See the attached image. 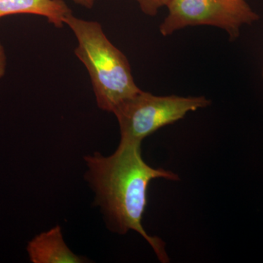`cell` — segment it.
<instances>
[{"label": "cell", "instance_id": "6da1fadb", "mask_svg": "<svg viewBox=\"0 0 263 263\" xmlns=\"http://www.w3.org/2000/svg\"><path fill=\"white\" fill-rule=\"evenodd\" d=\"M141 146V143L121 139L112 155L86 156V179L111 230L120 234L134 230L149 243L160 262H168L164 242L147 234L142 219L151 181L160 178L177 181L179 178L171 171L147 164L142 157Z\"/></svg>", "mask_w": 263, "mask_h": 263}, {"label": "cell", "instance_id": "7a4b0ae2", "mask_svg": "<svg viewBox=\"0 0 263 263\" xmlns=\"http://www.w3.org/2000/svg\"><path fill=\"white\" fill-rule=\"evenodd\" d=\"M65 24L77 39L75 53L89 72L99 108L114 113L141 90L135 82L127 57L109 41L98 22L71 13Z\"/></svg>", "mask_w": 263, "mask_h": 263}, {"label": "cell", "instance_id": "3957f363", "mask_svg": "<svg viewBox=\"0 0 263 263\" xmlns=\"http://www.w3.org/2000/svg\"><path fill=\"white\" fill-rule=\"evenodd\" d=\"M210 103L203 96H156L141 90L114 114L120 127L121 139L142 143L160 128L181 120L189 112L206 108Z\"/></svg>", "mask_w": 263, "mask_h": 263}, {"label": "cell", "instance_id": "277c9868", "mask_svg": "<svg viewBox=\"0 0 263 263\" xmlns=\"http://www.w3.org/2000/svg\"><path fill=\"white\" fill-rule=\"evenodd\" d=\"M167 7L168 14L160 27L163 36L185 27L207 25L224 29L234 40L241 26L259 19L246 0H171Z\"/></svg>", "mask_w": 263, "mask_h": 263}, {"label": "cell", "instance_id": "5b68a950", "mask_svg": "<svg viewBox=\"0 0 263 263\" xmlns=\"http://www.w3.org/2000/svg\"><path fill=\"white\" fill-rule=\"evenodd\" d=\"M29 259L34 263H81L84 259L66 245L61 228L56 226L41 233L29 242Z\"/></svg>", "mask_w": 263, "mask_h": 263}, {"label": "cell", "instance_id": "8992f818", "mask_svg": "<svg viewBox=\"0 0 263 263\" xmlns=\"http://www.w3.org/2000/svg\"><path fill=\"white\" fill-rule=\"evenodd\" d=\"M71 13L63 0H0V18L15 14L41 15L60 28Z\"/></svg>", "mask_w": 263, "mask_h": 263}, {"label": "cell", "instance_id": "52a82bcc", "mask_svg": "<svg viewBox=\"0 0 263 263\" xmlns=\"http://www.w3.org/2000/svg\"><path fill=\"white\" fill-rule=\"evenodd\" d=\"M139 5L142 11L145 14L151 15H157L159 10L164 6H167L171 0H134Z\"/></svg>", "mask_w": 263, "mask_h": 263}, {"label": "cell", "instance_id": "ba28073f", "mask_svg": "<svg viewBox=\"0 0 263 263\" xmlns=\"http://www.w3.org/2000/svg\"><path fill=\"white\" fill-rule=\"evenodd\" d=\"M6 62L5 49L0 43V79L5 75V70H6Z\"/></svg>", "mask_w": 263, "mask_h": 263}, {"label": "cell", "instance_id": "9c48e42d", "mask_svg": "<svg viewBox=\"0 0 263 263\" xmlns=\"http://www.w3.org/2000/svg\"><path fill=\"white\" fill-rule=\"evenodd\" d=\"M72 1L84 8H91L94 6L96 0H72Z\"/></svg>", "mask_w": 263, "mask_h": 263}]
</instances>
